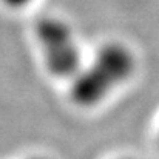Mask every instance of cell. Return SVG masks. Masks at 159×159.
I'll return each mask as SVG.
<instances>
[{"label":"cell","mask_w":159,"mask_h":159,"mask_svg":"<svg viewBox=\"0 0 159 159\" xmlns=\"http://www.w3.org/2000/svg\"><path fill=\"white\" fill-rule=\"evenodd\" d=\"M36 36L51 74L71 79L80 70V48L68 22L56 16L42 17L36 23Z\"/></svg>","instance_id":"cell-2"},{"label":"cell","mask_w":159,"mask_h":159,"mask_svg":"<svg viewBox=\"0 0 159 159\" xmlns=\"http://www.w3.org/2000/svg\"><path fill=\"white\" fill-rule=\"evenodd\" d=\"M2 2L8 5L9 8H23V6H28L34 0H2Z\"/></svg>","instance_id":"cell-3"},{"label":"cell","mask_w":159,"mask_h":159,"mask_svg":"<svg viewBox=\"0 0 159 159\" xmlns=\"http://www.w3.org/2000/svg\"><path fill=\"white\" fill-rule=\"evenodd\" d=\"M33 159H48V158H43V156H36V158H33Z\"/></svg>","instance_id":"cell-4"},{"label":"cell","mask_w":159,"mask_h":159,"mask_svg":"<svg viewBox=\"0 0 159 159\" xmlns=\"http://www.w3.org/2000/svg\"><path fill=\"white\" fill-rule=\"evenodd\" d=\"M134 56L120 42L104 43L88 66L71 77V99L80 107H94L134 73Z\"/></svg>","instance_id":"cell-1"},{"label":"cell","mask_w":159,"mask_h":159,"mask_svg":"<svg viewBox=\"0 0 159 159\" xmlns=\"http://www.w3.org/2000/svg\"><path fill=\"white\" fill-rule=\"evenodd\" d=\"M120 159H134V158H120Z\"/></svg>","instance_id":"cell-5"}]
</instances>
